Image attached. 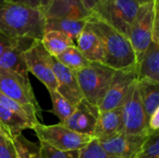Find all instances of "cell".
<instances>
[{
    "mask_svg": "<svg viewBox=\"0 0 159 158\" xmlns=\"http://www.w3.org/2000/svg\"><path fill=\"white\" fill-rule=\"evenodd\" d=\"M0 92L22 105L34 108L42 117V109L34 96L28 75L0 69Z\"/></svg>",
    "mask_w": 159,
    "mask_h": 158,
    "instance_id": "ba28073f",
    "label": "cell"
},
{
    "mask_svg": "<svg viewBox=\"0 0 159 158\" xmlns=\"http://www.w3.org/2000/svg\"><path fill=\"white\" fill-rule=\"evenodd\" d=\"M52 56L45 49L41 40H34L23 52V59L27 71L32 73L49 91L57 90L58 81L51 63Z\"/></svg>",
    "mask_w": 159,
    "mask_h": 158,
    "instance_id": "8992f818",
    "label": "cell"
},
{
    "mask_svg": "<svg viewBox=\"0 0 159 158\" xmlns=\"http://www.w3.org/2000/svg\"><path fill=\"white\" fill-rule=\"evenodd\" d=\"M152 42L159 44V10L158 0H156L155 6V16L153 21V30H152Z\"/></svg>",
    "mask_w": 159,
    "mask_h": 158,
    "instance_id": "4dcf8cb0",
    "label": "cell"
},
{
    "mask_svg": "<svg viewBox=\"0 0 159 158\" xmlns=\"http://www.w3.org/2000/svg\"><path fill=\"white\" fill-rule=\"evenodd\" d=\"M41 43L52 57H57L66 48L75 45L69 36L59 31H46L41 38Z\"/></svg>",
    "mask_w": 159,
    "mask_h": 158,
    "instance_id": "44dd1931",
    "label": "cell"
},
{
    "mask_svg": "<svg viewBox=\"0 0 159 158\" xmlns=\"http://www.w3.org/2000/svg\"><path fill=\"white\" fill-rule=\"evenodd\" d=\"M83 7H85V9L91 14V12L93 11V9L95 8V7L97 6V4L99 3L100 0H80Z\"/></svg>",
    "mask_w": 159,
    "mask_h": 158,
    "instance_id": "e575fe53",
    "label": "cell"
},
{
    "mask_svg": "<svg viewBox=\"0 0 159 158\" xmlns=\"http://www.w3.org/2000/svg\"><path fill=\"white\" fill-rule=\"evenodd\" d=\"M142 102L147 117L159 109V83L149 80H138Z\"/></svg>",
    "mask_w": 159,
    "mask_h": 158,
    "instance_id": "ffe728a7",
    "label": "cell"
},
{
    "mask_svg": "<svg viewBox=\"0 0 159 158\" xmlns=\"http://www.w3.org/2000/svg\"><path fill=\"white\" fill-rule=\"evenodd\" d=\"M135 158H159V131L147 135L141 151Z\"/></svg>",
    "mask_w": 159,
    "mask_h": 158,
    "instance_id": "4316f807",
    "label": "cell"
},
{
    "mask_svg": "<svg viewBox=\"0 0 159 158\" xmlns=\"http://www.w3.org/2000/svg\"><path fill=\"white\" fill-rule=\"evenodd\" d=\"M79 151H60L44 142L39 145L41 158H79Z\"/></svg>",
    "mask_w": 159,
    "mask_h": 158,
    "instance_id": "83f0119b",
    "label": "cell"
},
{
    "mask_svg": "<svg viewBox=\"0 0 159 158\" xmlns=\"http://www.w3.org/2000/svg\"><path fill=\"white\" fill-rule=\"evenodd\" d=\"M17 158H19V156H18V157H17Z\"/></svg>",
    "mask_w": 159,
    "mask_h": 158,
    "instance_id": "ab89813d",
    "label": "cell"
},
{
    "mask_svg": "<svg viewBox=\"0 0 159 158\" xmlns=\"http://www.w3.org/2000/svg\"><path fill=\"white\" fill-rule=\"evenodd\" d=\"M16 40L17 39H10L0 34V57L5 51H7L9 47H11L15 44Z\"/></svg>",
    "mask_w": 159,
    "mask_h": 158,
    "instance_id": "d6a6232c",
    "label": "cell"
},
{
    "mask_svg": "<svg viewBox=\"0 0 159 158\" xmlns=\"http://www.w3.org/2000/svg\"><path fill=\"white\" fill-rule=\"evenodd\" d=\"M137 80L138 66L132 69L116 70L104 96L98 104L100 113L122 107L131 86Z\"/></svg>",
    "mask_w": 159,
    "mask_h": 158,
    "instance_id": "30bf717a",
    "label": "cell"
},
{
    "mask_svg": "<svg viewBox=\"0 0 159 158\" xmlns=\"http://www.w3.org/2000/svg\"><path fill=\"white\" fill-rule=\"evenodd\" d=\"M0 135H3V136H6V137H7V138H10V139H12L11 138V136H10V134H9V132L7 130V129L0 123ZM13 140V139H12Z\"/></svg>",
    "mask_w": 159,
    "mask_h": 158,
    "instance_id": "8d00e7d4",
    "label": "cell"
},
{
    "mask_svg": "<svg viewBox=\"0 0 159 158\" xmlns=\"http://www.w3.org/2000/svg\"><path fill=\"white\" fill-rule=\"evenodd\" d=\"M99 115L98 106L91 104L83 98L75 105L74 113L60 123L72 131L93 137Z\"/></svg>",
    "mask_w": 159,
    "mask_h": 158,
    "instance_id": "8fae6325",
    "label": "cell"
},
{
    "mask_svg": "<svg viewBox=\"0 0 159 158\" xmlns=\"http://www.w3.org/2000/svg\"><path fill=\"white\" fill-rule=\"evenodd\" d=\"M3 1L17 4V5H21L33 8H39V0H3Z\"/></svg>",
    "mask_w": 159,
    "mask_h": 158,
    "instance_id": "836d02e7",
    "label": "cell"
},
{
    "mask_svg": "<svg viewBox=\"0 0 159 158\" xmlns=\"http://www.w3.org/2000/svg\"><path fill=\"white\" fill-rule=\"evenodd\" d=\"M33 41L26 38L17 39L15 44L0 57V69L27 75L28 71L24 62L23 52L31 46Z\"/></svg>",
    "mask_w": 159,
    "mask_h": 158,
    "instance_id": "9a60e30c",
    "label": "cell"
},
{
    "mask_svg": "<svg viewBox=\"0 0 159 158\" xmlns=\"http://www.w3.org/2000/svg\"><path fill=\"white\" fill-rule=\"evenodd\" d=\"M49 95L52 102V109L50 112L60 119V122L64 121L74 113L75 106H74L57 90L49 91Z\"/></svg>",
    "mask_w": 159,
    "mask_h": 158,
    "instance_id": "d4e9b609",
    "label": "cell"
},
{
    "mask_svg": "<svg viewBox=\"0 0 159 158\" xmlns=\"http://www.w3.org/2000/svg\"><path fill=\"white\" fill-rule=\"evenodd\" d=\"M124 132L122 107L101 112L96 123L93 138L102 141Z\"/></svg>",
    "mask_w": 159,
    "mask_h": 158,
    "instance_id": "5bb4252c",
    "label": "cell"
},
{
    "mask_svg": "<svg viewBox=\"0 0 159 158\" xmlns=\"http://www.w3.org/2000/svg\"><path fill=\"white\" fill-rule=\"evenodd\" d=\"M0 104L3 105L4 107H6L7 109L10 110L14 114L18 115L23 120H25L28 123H30L31 125H33V127L34 125L40 123L38 120L39 117H40V119L42 118L34 108H32L30 106L22 105V104L15 102L14 100L7 97L6 95H4L1 92H0Z\"/></svg>",
    "mask_w": 159,
    "mask_h": 158,
    "instance_id": "603a6c76",
    "label": "cell"
},
{
    "mask_svg": "<svg viewBox=\"0 0 159 158\" xmlns=\"http://www.w3.org/2000/svg\"><path fill=\"white\" fill-rule=\"evenodd\" d=\"M2 1H3V0H0V2H2Z\"/></svg>",
    "mask_w": 159,
    "mask_h": 158,
    "instance_id": "f35d334b",
    "label": "cell"
},
{
    "mask_svg": "<svg viewBox=\"0 0 159 158\" xmlns=\"http://www.w3.org/2000/svg\"><path fill=\"white\" fill-rule=\"evenodd\" d=\"M115 71L103 63L92 61L88 66L75 71L84 99L98 106L110 85Z\"/></svg>",
    "mask_w": 159,
    "mask_h": 158,
    "instance_id": "3957f363",
    "label": "cell"
},
{
    "mask_svg": "<svg viewBox=\"0 0 159 158\" xmlns=\"http://www.w3.org/2000/svg\"><path fill=\"white\" fill-rule=\"evenodd\" d=\"M79 158H115L107 154L96 139L79 151Z\"/></svg>",
    "mask_w": 159,
    "mask_h": 158,
    "instance_id": "f1b7e54d",
    "label": "cell"
},
{
    "mask_svg": "<svg viewBox=\"0 0 159 158\" xmlns=\"http://www.w3.org/2000/svg\"><path fill=\"white\" fill-rule=\"evenodd\" d=\"M89 13L85 9L80 0H52L45 15L46 19H87Z\"/></svg>",
    "mask_w": 159,
    "mask_h": 158,
    "instance_id": "e0dca14e",
    "label": "cell"
},
{
    "mask_svg": "<svg viewBox=\"0 0 159 158\" xmlns=\"http://www.w3.org/2000/svg\"><path fill=\"white\" fill-rule=\"evenodd\" d=\"M139 7L136 0H100L90 15L101 19L128 37Z\"/></svg>",
    "mask_w": 159,
    "mask_h": 158,
    "instance_id": "277c9868",
    "label": "cell"
},
{
    "mask_svg": "<svg viewBox=\"0 0 159 158\" xmlns=\"http://www.w3.org/2000/svg\"><path fill=\"white\" fill-rule=\"evenodd\" d=\"M13 140L6 136L0 135V158H17Z\"/></svg>",
    "mask_w": 159,
    "mask_h": 158,
    "instance_id": "f546056e",
    "label": "cell"
},
{
    "mask_svg": "<svg viewBox=\"0 0 159 158\" xmlns=\"http://www.w3.org/2000/svg\"><path fill=\"white\" fill-rule=\"evenodd\" d=\"M51 3H52V0H39V9L44 14V16L48 12Z\"/></svg>",
    "mask_w": 159,
    "mask_h": 158,
    "instance_id": "d590c367",
    "label": "cell"
},
{
    "mask_svg": "<svg viewBox=\"0 0 159 158\" xmlns=\"http://www.w3.org/2000/svg\"><path fill=\"white\" fill-rule=\"evenodd\" d=\"M46 18L39 8L0 2V34L10 39L41 40Z\"/></svg>",
    "mask_w": 159,
    "mask_h": 158,
    "instance_id": "6da1fadb",
    "label": "cell"
},
{
    "mask_svg": "<svg viewBox=\"0 0 159 158\" xmlns=\"http://www.w3.org/2000/svg\"><path fill=\"white\" fill-rule=\"evenodd\" d=\"M13 143L19 158H41L39 146L28 141L22 134L14 138Z\"/></svg>",
    "mask_w": 159,
    "mask_h": 158,
    "instance_id": "484cf974",
    "label": "cell"
},
{
    "mask_svg": "<svg viewBox=\"0 0 159 158\" xmlns=\"http://www.w3.org/2000/svg\"><path fill=\"white\" fill-rule=\"evenodd\" d=\"M147 135H133L122 132L98 142L102 149L113 157L135 158L141 151Z\"/></svg>",
    "mask_w": 159,
    "mask_h": 158,
    "instance_id": "7c38bea8",
    "label": "cell"
},
{
    "mask_svg": "<svg viewBox=\"0 0 159 158\" xmlns=\"http://www.w3.org/2000/svg\"><path fill=\"white\" fill-rule=\"evenodd\" d=\"M147 126H148V132H155L158 131L159 129V109L155 111V113L149 117L147 121Z\"/></svg>",
    "mask_w": 159,
    "mask_h": 158,
    "instance_id": "1f68e13d",
    "label": "cell"
},
{
    "mask_svg": "<svg viewBox=\"0 0 159 158\" xmlns=\"http://www.w3.org/2000/svg\"><path fill=\"white\" fill-rule=\"evenodd\" d=\"M156 0L140 5L138 13L129 31V39L136 54L138 62L152 42V30Z\"/></svg>",
    "mask_w": 159,
    "mask_h": 158,
    "instance_id": "52a82bcc",
    "label": "cell"
},
{
    "mask_svg": "<svg viewBox=\"0 0 159 158\" xmlns=\"http://www.w3.org/2000/svg\"><path fill=\"white\" fill-rule=\"evenodd\" d=\"M75 41L76 47L89 61L103 63L104 51L102 43L87 24Z\"/></svg>",
    "mask_w": 159,
    "mask_h": 158,
    "instance_id": "2e32d148",
    "label": "cell"
},
{
    "mask_svg": "<svg viewBox=\"0 0 159 158\" xmlns=\"http://www.w3.org/2000/svg\"><path fill=\"white\" fill-rule=\"evenodd\" d=\"M52 69L58 81L57 91L75 106L84 97L80 90L75 71L67 68L54 57L51 58Z\"/></svg>",
    "mask_w": 159,
    "mask_h": 158,
    "instance_id": "4fadbf2b",
    "label": "cell"
},
{
    "mask_svg": "<svg viewBox=\"0 0 159 158\" xmlns=\"http://www.w3.org/2000/svg\"><path fill=\"white\" fill-rule=\"evenodd\" d=\"M32 129L40 142L60 151H79L94 139L92 136L72 131L61 123L48 126L38 123Z\"/></svg>",
    "mask_w": 159,
    "mask_h": 158,
    "instance_id": "5b68a950",
    "label": "cell"
},
{
    "mask_svg": "<svg viewBox=\"0 0 159 158\" xmlns=\"http://www.w3.org/2000/svg\"><path fill=\"white\" fill-rule=\"evenodd\" d=\"M54 58L72 71H78L90 63V61L83 56L75 45L66 48L63 52Z\"/></svg>",
    "mask_w": 159,
    "mask_h": 158,
    "instance_id": "cb8c5ba5",
    "label": "cell"
},
{
    "mask_svg": "<svg viewBox=\"0 0 159 158\" xmlns=\"http://www.w3.org/2000/svg\"><path fill=\"white\" fill-rule=\"evenodd\" d=\"M124 132L133 135H147V117L142 102L138 80L131 86L122 105Z\"/></svg>",
    "mask_w": 159,
    "mask_h": 158,
    "instance_id": "9c48e42d",
    "label": "cell"
},
{
    "mask_svg": "<svg viewBox=\"0 0 159 158\" xmlns=\"http://www.w3.org/2000/svg\"><path fill=\"white\" fill-rule=\"evenodd\" d=\"M88 19V18H87ZM87 19H46V31H59L69 36L74 42L77 39L87 24Z\"/></svg>",
    "mask_w": 159,
    "mask_h": 158,
    "instance_id": "d6986e66",
    "label": "cell"
},
{
    "mask_svg": "<svg viewBox=\"0 0 159 158\" xmlns=\"http://www.w3.org/2000/svg\"><path fill=\"white\" fill-rule=\"evenodd\" d=\"M87 25L101 39L104 51L103 64L114 70H127L138 66L129 39L101 19L89 15Z\"/></svg>",
    "mask_w": 159,
    "mask_h": 158,
    "instance_id": "7a4b0ae2",
    "label": "cell"
},
{
    "mask_svg": "<svg viewBox=\"0 0 159 158\" xmlns=\"http://www.w3.org/2000/svg\"><path fill=\"white\" fill-rule=\"evenodd\" d=\"M136 1L139 3V5H142V4H145V3L152 2V1H154V0H136Z\"/></svg>",
    "mask_w": 159,
    "mask_h": 158,
    "instance_id": "74e56055",
    "label": "cell"
},
{
    "mask_svg": "<svg viewBox=\"0 0 159 158\" xmlns=\"http://www.w3.org/2000/svg\"><path fill=\"white\" fill-rule=\"evenodd\" d=\"M138 80L159 83V44L151 42L138 62Z\"/></svg>",
    "mask_w": 159,
    "mask_h": 158,
    "instance_id": "ac0fdd59",
    "label": "cell"
},
{
    "mask_svg": "<svg viewBox=\"0 0 159 158\" xmlns=\"http://www.w3.org/2000/svg\"><path fill=\"white\" fill-rule=\"evenodd\" d=\"M0 123L7 129L12 139L20 136L25 129H32L33 125L23 120L18 115L0 104Z\"/></svg>",
    "mask_w": 159,
    "mask_h": 158,
    "instance_id": "7402d4cb",
    "label": "cell"
}]
</instances>
